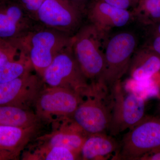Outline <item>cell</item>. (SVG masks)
<instances>
[{
  "mask_svg": "<svg viewBox=\"0 0 160 160\" xmlns=\"http://www.w3.org/2000/svg\"><path fill=\"white\" fill-rule=\"evenodd\" d=\"M109 34L89 23L81 26L72 36L75 57L83 73L92 84L104 85L105 48Z\"/></svg>",
  "mask_w": 160,
  "mask_h": 160,
  "instance_id": "cell-1",
  "label": "cell"
},
{
  "mask_svg": "<svg viewBox=\"0 0 160 160\" xmlns=\"http://www.w3.org/2000/svg\"><path fill=\"white\" fill-rule=\"evenodd\" d=\"M72 36L41 26L12 43L29 58L33 69L42 78L56 56L71 45Z\"/></svg>",
  "mask_w": 160,
  "mask_h": 160,
  "instance_id": "cell-2",
  "label": "cell"
},
{
  "mask_svg": "<svg viewBox=\"0 0 160 160\" xmlns=\"http://www.w3.org/2000/svg\"><path fill=\"white\" fill-rule=\"evenodd\" d=\"M91 92L69 118L87 135L108 131L112 111V97L106 86L91 84Z\"/></svg>",
  "mask_w": 160,
  "mask_h": 160,
  "instance_id": "cell-3",
  "label": "cell"
},
{
  "mask_svg": "<svg viewBox=\"0 0 160 160\" xmlns=\"http://www.w3.org/2000/svg\"><path fill=\"white\" fill-rule=\"evenodd\" d=\"M42 79L47 87L70 89L83 97L89 94L92 89L76 59L72 44L56 56Z\"/></svg>",
  "mask_w": 160,
  "mask_h": 160,
  "instance_id": "cell-4",
  "label": "cell"
},
{
  "mask_svg": "<svg viewBox=\"0 0 160 160\" xmlns=\"http://www.w3.org/2000/svg\"><path fill=\"white\" fill-rule=\"evenodd\" d=\"M138 43L137 35L131 30L109 34L105 48L106 71L103 84L110 91L115 83L128 72Z\"/></svg>",
  "mask_w": 160,
  "mask_h": 160,
  "instance_id": "cell-5",
  "label": "cell"
},
{
  "mask_svg": "<svg viewBox=\"0 0 160 160\" xmlns=\"http://www.w3.org/2000/svg\"><path fill=\"white\" fill-rule=\"evenodd\" d=\"M112 106L108 131L114 136L136 125L145 117L146 101L138 95L127 90L121 80L110 89Z\"/></svg>",
  "mask_w": 160,
  "mask_h": 160,
  "instance_id": "cell-6",
  "label": "cell"
},
{
  "mask_svg": "<svg viewBox=\"0 0 160 160\" xmlns=\"http://www.w3.org/2000/svg\"><path fill=\"white\" fill-rule=\"evenodd\" d=\"M160 147V118L146 117L123 137L113 160H140Z\"/></svg>",
  "mask_w": 160,
  "mask_h": 160,
  "instance_id": "cell-7",
  "label": "cell"
},
{
  "mask_svg": "<svg viewBox=\"0 0 160 160\" xmlns=\"http://www.w3.org/2000/svg\"><path fill=\"white\" fill-rule=\"evenodd\" d=\"M83 16L67 0H45L34 20L44 27L73 36L82 26Z\"/></svg>",
  "mask_w": 160,
  "mask_h": 160,
  "instance_id": "cell-8",
  "label": "cell"
},
{
  "mask_svg": "<svg viewBox=\"0 0 160 160\" xmlns=\"http://www.w3.org/2000/svg\"><path fill=\"white\" fill-rule=\"evenodd\" d=\"M83 98L70 89L47 87L41 91L35 103V112L42 119H51L53 116L68 118L83 102Z\"/></svg>",
  "mask_w": 160,
  "mask_h": 160,
  "instance_id": "cell-9",
  "label": "cell"
},
{
  "mask_svg": "<svg viewBox=\"0 0 160 160\" xmlns=\"http://www.w3.org/2000/svg\"><path fill=\"white\" fill-rule=\"evenodd\" d=\"M43 80L32 71L14 80L0 83V106L29 109L42 90Z\"/></svg>",
  "mask_w": 160,
  "mask_h": 160,
  "instance_id": "cell-10",
  "label": "cell"
},
{
  "mask_svg": "<svg viewBox=\"0 0 160 160\" xmlns=\"http://www.w3.org/2000/svg\"><path fill=\"white\" fill-rule=\"evenodd\" d=\"M34 22L19 3L0 2V38L12 42L33 29Z\"/></svg>",
  "mask_w": 160,
  "mask_h": 160,
  "instance_id": "cell-11",
  "label": "cell"
},
{
  "mask_svg": "<svg viewBox=\"0 0 160 160\" xmlns=\"http://www.w3.org/2000/svg\"><path fill=\"white\" fill-rule=\"evenodd\" d=\"M86 15L89 23L106 32L114 28L125 27L134 21L131 10L121 9L101 0H92Z\"/></svg>",
  "mask_w": 160,
  "mask_h": 160,
  "instance_id": "cell-12",
  "label": "cell"
},
{
  "mask_svg": "<svg viewBox=\"0 0 160 160\" xmlns=\"http://www.w3.org/2000/svg\"><path fill=\"white\" fill-rule=\"evenodd\" d=\"M38 126H0V151L7 160L17 158L25 146L35 136Z\"/></svg>",
  "mask_w": 160,
  "mask_h": 160,
  "instance_id": "cell-13",
  "label": "cell"
},
{
  "mask_svg": "<svg viewBox=\"0 0 160 160\" xmlns=\"http://www.w3.org/2000/svg\"><path fill=\"white\" fill-rule=\"evenodd\" d=\"M60 129L42 138L43 146L66 147L81 154V150L88 135L78 127L69 118Z\"/></svg>",
  "mask_w": 160,
  "mask_h": 160,
  "instance_id": "cell-14",
  "label": "cell"
},
{
  "mask_svg": "<svg viewBox=\"0 0 160 160\" xmlns=\"http://www.w3.org/2000/svg\"><path fill=\"white\" fill-rule=\"evenodd\" d=\"M160 71V56L145 46L138 48L132 57L128 70L130 78L145 81Z\"/></svg>",
  "mask_w": 160,
  "mask_h": 160,
  "instance_id": "cell-15",
  "label": "cell"
},
{
  "mask_svg": "<svg viewBox=\"0 0 160 160\" xmlns=\"http://www.w3.org/2000/svg\"><path fill=\"white\" fill-rule=\"evenodd\" d=\"M119 144L106 132L88 136L81 152L82 159L104 160L114 152L118 151Z\"/></svg>",
  "mask_w": 160,
  "mask_h": 160,
  "instance_id": "cell-16",
  "label": "cell"
},
{
  "mask_svg": "<svg viewBox=\"0 0 160 160\" xmlns=\"http://www.w3.org/2000/svg\"><path fill=\"white\" fill-rule=\"evenodd\" d=\"M42 119L29 109L11 106H0V126L28 127L39 126Z\"/></svg>",
  "mask_w": 160,
  "mask_h": 160,
  "instance_id": "cell-17",
  "label": "cell"
},
{
  "mask_svg": "<svg viewBox=\"0 0 160 160\" xmlns=\"http://www.w3.org/2000/svg\"><path fill=\"white\" fill-rule=\"evenodd\" d=\"M33 69L29 58L20 51L18 58L0 62V83L17 78Z\"/></svg>",
  "mask_w": 160,
  "mask_h": 160,
  "instance_id": "cell-18",
  "label": "cell"
},
{
  "mask_svg": "<svg viewBox=\"0 0 160 160\" xmlns=\"http://www.w3.org/2000/svg\"><path fill=\"white\" fill-rule=\"evenodd\" d=\"M131 10L134 21L145 27L160 21V0H139Z\"/></svg>",
  "mask_w": 160,
  "mask_h": 160,
  "instance_id": "cell-19",
  "label": "cell"
},
{
  "mask_svg": "<svg viewBox=\"0 0 160 160\" xmlns=\"http://www.w3.org/2000/svg\"><path fill=\"white\" fill-rule=\"evenodd\" d=\"M27 159L44 160H75L82 159L80 153L66 147L58 146H46L42 145L29 155Z\"/></svg>",
  "mask_w": 160,
  "mask_h": 160,
  "instance_id": "cell-20",
  "label": "cell"
},
{
  "mask_svg": "<svg viewBox=\"0 0 160 160\" xmlns=\"http://www.w3.org/2000/svg\"><path fill=\"white\" fill-rule=\"evenodd\" d=\"M156 75L145 81H135L130 78L126 82L123 83V86L127 90L136 93L146 100L158 96L160 94V88L155 78Z\"/></svg>",
  "mask_w": 160,
  "mask_h": 160,
  "instance_id": "cell-21",
  "label": "cell"
},
{
  "mask_svg": "<svg viewBox=\"0 0 160 160\" xmlns=\"http://www.w3.org/2000/svg\"><path fill=\"white\" fill-rule=\"evenodd\" d=\"M20 54V50L14 44L0 38V62L14 60L18 58Z\"/></svg>",
  "mask_w": 160,
  "mask_h": 160,
  "instance_id": "cell-22",
  "label": "cell"
},
{
  "mask_svg": "<svg viewBox=\"0 0 160 160\" xmlns=\"http://www.w3.org/2000/svg\"><path fill=\"white\" fill-rule=\"evenodd\" d=\"M45 1V0H19V3L35 21L36 14Z\"/></svg>",
  "mask_w": 160,
  "mask_h": 160,
  "instance_id": "cell-23",
  "label": "cell"
},
{
  "mask_svg": "<svg viewBox=\"0 0 160 160\" xmlns=\"http://www.w3.org/2000/svg\"><path fill=\"white\" fill-rule=\"evenodd\" d=\"M118 8L128 10L133 9L139 0H101Z\"/></svg>",
  "mask_w": 160,
  "mask_h": 160,
  "instance_id": "cell-24",
  "label": "cell"
},
{
  "mask_svg": "<svg viewBox=\"0 0 160 160\" xmlns=\"http://www.w3.org/2000/svg\"><path fill=\"white\" fill-rule=\"evenodd\" d=\"M146 43L143 46L149 48L160 56V36H147Z\"/></svg>",
  "mask_w": 160,
  "mask_h": 160,
  "instance_id": "cell-25",
  "label": "cell"
},
{
  "mask_svg": "<svg viewBox=\"0 0 160 160\" xmlns=\"http://www.w3.org/2000/svg\"><path fill=\"white\" fill-rule=\"evenodd\" d=\"M83 15H86V10L92 0H67Z\"/></svg>",
  "mask_w": 160,
  "mask_h": 160,
  "instance_id": "cell-26",
  "label": "cell"
},
{
  "mask_svg": "<svg viewBox=\"0 0 160 160\" xmlns=\"http://www.w3.org/2000/svg\"><path fill=\"white\" fill-rule=\"evenodd\" d=\"M147 36H160V21L152 25L146 26Z\"/></svg>",
  "mask_w": 160,
  "mask_h": 160,
  "instance_id": "cell-27",
  "label": "cell"
},
{
  "mask_svg": "<svg viewBox=\"0 0 160 160\" xmlns=\"http://www.w3.org/2000/svg\"><path fill=\"white\" fill-rule=\"evenodd\" d=\"M140 160H160V147L147 152Z\"/></svg>",
  "mask_w": 160,
  "mask_h": 160,
  "instance_id": "cell-28",
  "label": "cell"
},
{
  "mask_svg": "<svg viewBox=\"0 0 160 160\" xmlns=\"http://www.w3.org/2000/svg\"><path fill=\"white\" fill-rule=\"evenodd\" d=\"M7 160V158L5 156V155L0 151V160Z\"/></svg>",
  "mask_w": 160,
  "mask_h": 160,
  "instance_id": "cell-29",
  "label": "cell"
}]
</instances>
